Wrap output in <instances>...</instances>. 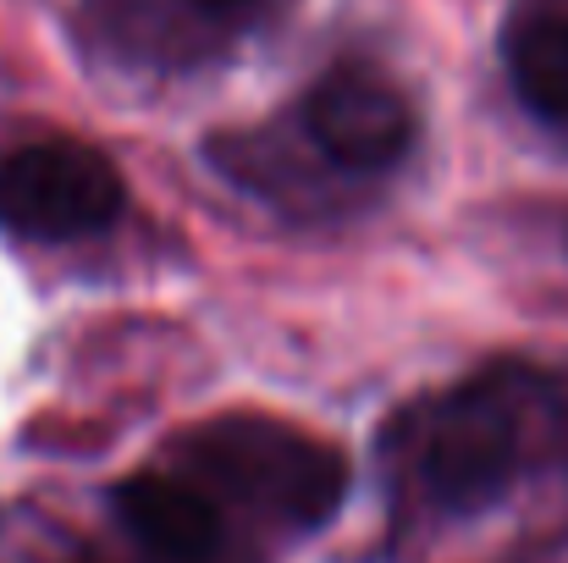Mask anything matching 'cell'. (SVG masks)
<instances>
[{"mask_svg": "<svg viewBox=\"0 0 568 563\" xmlns=\"http://www.w3.org/2000/svg\"><path fill=\"white\" fill-rule=\"evenodd\" d=\"M189 6H193V17H199V22H204L215 39H226L232 28H243V22L254 17V6H260V0H189Z\"/></svg>", "mask_w": 568, "mask_h": 563, "instance_id": "7", "label": "cell"}, {"mask_svg": "<svg viewBox=\"0 0 568 563\" xmlns=\"http://www.w3.org/2000/svg\"><path fill=\"white\" fill-rule=\"evenodd\" d=\"M530 448V403L525 375H475L442 398L408 409L392 431V459L403 486L436 514H480L491 509Z\"/></svg>", "mask_w": 568, "mask_h": 563, "instance_id": "1", "label": "cell"}, {"mask_svg": "<svg viewBox=\"0 0 568 563\" xmlns=\"http://www.w3.org/2000/svg\"><path fill=\"white\" fill-rule=\"evenodd\" d=\"M503 61H508L514 94L536 117L568 122V17L564 11L519 17L508 28V39H503Z\"/></svg>", "mask_w": 568, "mask_h": 563, "instance_id": "6", "label": "cell"}, {"mask_svg": "<svg viewBox=\"0 0 568 563\" xmlns=\"http://www.w3.org/2000/svg\"><path fill=\"white\" fill-rule=\"evenodd\" d=\"M178 459L210 492L298 531L326 525L348 497V459L326 436L271 414H215L178 436Z\"/></svg>", "mask_w": 568, "mask_h": 563, "instance_id": "2", "label": "cell"}, {"mask_svg": "<svg viewBox=\"0 0 568 563\" xmlns=\"http://www.w3.org/2000/svg\"><path fill=\"white\" fill-rule=\"evenodd\" d=\"M116 514L144 542L155 559L166 563H199L221 542V514L204 486L183 475H133L116 486Z\"/></svg>", "mask_w": 568, "mask_h": 563, "instance_id": "5", "label": "cell"}, {"mask_svg": "<svg viewBox=\"0 0 568 563\" xmlns=\"http://www.w3.org/2000/svg\"><path fill=\"white\" fill-rule=\"evenodd\" d=\"M304 133L343 172H386L414 144V111L371 67H332L304 100Z\"/></svg>", "mask_w": 568, "mask_h": 563, "instance_id": "4", "label": "cell"}, {"mask_svg": "<svg viewBox=\"0 0 568 563\" xmlns=\"http://www.w3.org/2000/svg\"><path fill=\"white\" fill-rule=\"evenodd\" d=\"M128 204L122 172L72 139H44L0 155V227L39 243H72L116 227Z\"/></svg>", "mask_w": 568, "mask_h": 563, "instance_id": "3", "label": "cell"}]
</instances>
